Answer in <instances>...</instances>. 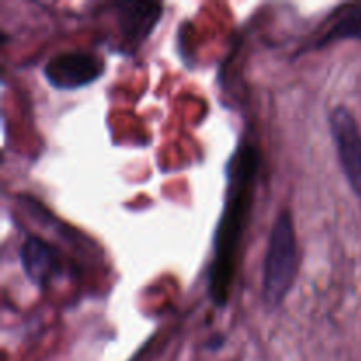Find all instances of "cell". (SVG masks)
Instances as JSON below:
<instances>
[{
    "label": "cell",
    "mask_w": 361,
    "mask_h": 361,
    "mask_svg": "<svg viewBox=\"0 0 361 361\" xmlns=\"http://www.w3.org/2000/svg\"><path fill=\"white\" fill-rule=\"evenodd\" d=\"M330 133L342 173L356 196L361 197V130L345 106H337L330 113Z\"/></svg>",
    "instance_id": "cell-3"
},
{
    "label": "cell",
    "mask_w": 361,
    "mask_h": 361,
    "mask_svg": "<svg viewBox=\"0 0 361 361\" xmlns=\"http://www.w3.org/2000/svg\"><path fill=\"white\" fill-rule=\"evenodd\" d=\"M298 274V247H296L295 226L289 212H281L271 228L268 240L267 256L263 267V295L264 305L277 309L282 305L295 284Z\"/></svg>",
    "instance_id": "cell-2"
},
{
    "label": "cell",
    "mask_w": 361,
    "mask_h": 361,
    "mask_svg": "<svg viewBox=\"0 0 361 361\" xmlns=\"http://www.w3.org/2000/svg\"><path fill=\"white\" fill-rule=\"evenodd\" d=\"M21 267L25 275L34 284L46 286L60 274V263L56 250L37 236H28L20 250Z\"/></svg>",
    "instance_id": "cell-6"
},
{
    "label": "cell",
    "mask_w": 361,
    "mask_h": 361,
    "mask_svg": "<svg viewBox=\"0 0 361 361\" xmlns=\"http://www.w3.org/2000/svg\"><path fill=\"white\" fill-rule=\"evenodd\" d=\"M104 62L85 51H71L53 56L42 69L46 81L56 90H76L102 76Z\"/></svg>",
    "instance_id": "cell-4"
},
{
    "label": "cell",
    "mask_w": 361,
    "mask_h": 361,
    "mask_svg": "<svg viewBox=\"0 0 361 361\" xmlns=\"http://www.w3.org/2000/svg\"><path fill=\"white\" fill-rule=\"evenodd\" d=\"M162 16V6L157 2L118 4V28L126 44H140L154 32Z\"/></svg>",
    "instance_id": "cell-5"
},
{
    "label": "cell",
    "mask_w": 361,
    "mask_h": 361,
    "mask_svg": "<svg viewBox=\"0 0 361 361\" xmlns=\"http://www.w3.org/2000/svg\"><path fill=\"white\" fill-rule=\"evenodd\" d=\"M344 39H361V6H355L342 13L326 34L319 39L317 46H326Z\"/></svg>",
    "instance_id": "cell-7"
},
{
    "label": "cell",
    "mask_w": 361,
    "mask_h": 361,
    "mask_svg": "<svg viewBox=\"0 0 361 361\" xmlns=\"http://www.w3.org/2000/svg\"><path fill=\"white\" fill-rule=\"evenodd\" d=\"M257 166L259 155L250 145H243L228 166V200L214 236V261L210 267V298L219 307H224L231 295L238 263L236 256L254 203Z\"/></svg>",
    "instance_id": "cell-1"
}]
</instances>
